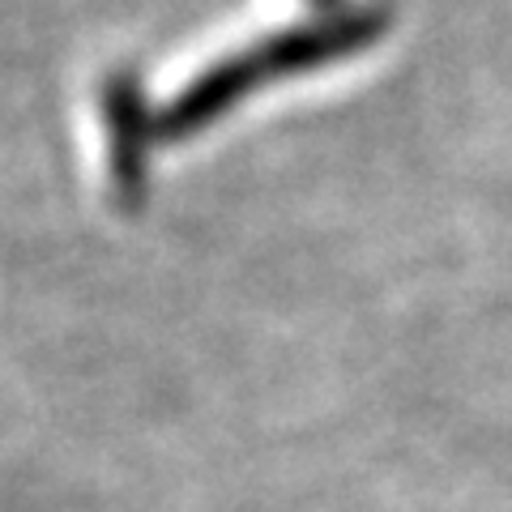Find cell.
<instances>
[{"instance_id": "6da1fadb", "label": "cell", "mask_w": 512, "mask_h": 512, "mask_svg": "<svg viewBox=\"0 0 512 512\" xmlns=\"http://www.w3.org/2000/svg\"><path fill=\"white\" fill-rule=\"evenodd\" d=\"M384 22H389L384 9H346L329 22L295 26V30H282L274 39H261L256 47H248V52H239L231 60L214 64L210 73H201L197 82L154 120L158 141L192 137L197 128L227 116V111L244 99V94H252L256 86L282 82V77H291V73H308L316 64H329L338 56L359 52V47L380 39Z\"/></svg>"}, {"instance_id": "7a4b0ae2", "label": "cell", "mask_w": 512, "mask_h": 512, "mask_svg": "<svg viewBox=\"0 0 512 512\" xmlns=\"http://www.w3.org/2000/svg\"><path fill=\"white\" fill-rule=\"evenodd\" d=\"M141 86L133 77H116L103 90V116H107V167H111V184H116V197L133 210L146 192V154L150 141L158 137V128L150 124L146 107H141Z\"/></svg>"}, {"instance_id": "3957f363", "label": "cell", "mask_w": 512, "mask_h": 512, "mask_svg": "<svg viewBox=\"0 0 512 512\" xmlns=\"http://www.w3.org/2000/svg\"><path fill=\"white\" fill-rule=\"evenodd\" d=\"M316 5H333V0H316Z\"/></svg>"}]
</instances>
